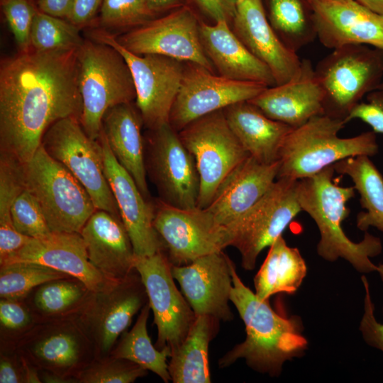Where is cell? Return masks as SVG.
<instances>
[{"label":"cell","instance_id":"7dc6e473","mask_svg":"<svg viewBox=\"0 0 383 383\" xmlns=\"http://www.w3.org/2000/svg\"><path fill=\"white\" fill-rule=\"evenodd\" d=\"M102 2L103 0H73L66 18L77 27L86 25L94 17Z\"/></svg>","mask_w":383,"mask_h":383},{"label":"cell","instance_id":"ab89813d","mask_svg":"<svg viewBox=\"0 0 383 383\" xmlns=\"http://www.w3.org/2000/svg\"><path fill=\"white\" fill-rule=\"evenodd\" d=\"M38 323L23 300H0V350H13Z\"/></svg>","mask_w":383,"mask_h":383},{"label":"cell","instance_id":"d6986e66","mask_svg":"<svg viewBox=\"0 0 383 383\" xmlns=\"http://www.w3.org/2000/svg\"><path fill=\"white\" fill-rule=\"evenodd\" d=\"M317 38L330 49L366 45L383 50V15L356 0H305Z\"/></svg>","mask_w":383,"mask_h":383},{"label":"cell","instance_id":"ee69618b","mask_svg":"<svg viewBox=\"0 0 383 383\" xmlns=\"http://www.w3.org/2000/svg\"><path fill=\"white\" fill-rule=\"evenodd\" d=\"M348 115L346 123L357 118L368 124L375 133H383V89H377L366 96Z\"/></svg>","mask_w":383,"mask_h":383},{"label":"cell","instance_id":"74e56055","mask_svg":"<svg viewBox=\"0 0 383 383\" xmlns=\"http://www.w3.org/2000/svg\"><path fill=\"white\" fill-rule=\"evenodd\" d=\"M84 41L77 26L40 11L36 12L30 32L32 49L43 52L78 50Z\"/></svg>","mask_w":383,"mask_h":383},{"label":"cell","instance_id":"8992f818","mask_svg":"<svg viewBox=\"0 0 383 383\" xmlns=\"http://www.w3.org/2000/svg\"><path fill=\"white\" fill-rule=\"evenodd\" d=\"M26 188L39 202L51 232L81 233L96 210L89 193L41 145L24 164Z\"/></svg>","mask_w":383,"mask_h":383},{"label":"cell","instance_id":"f5cc1de1","mask_svg":"<svg viewBox=\"0 0 383 383\" xmlns=\"http://www.w3.org/2000/svg\"><path fill=\"white\" fill-rule=\"evenodd\" d=\"M178 0H148L150 9L155 12L173 6Z\"/></svg>","mask_w":383,"mask_h":383},{"label":"cell","instance_id":"f1b7e54d","mask_svg":"<svg viewBox=\"0 0 383 383\" xmlns=\"http://www.w3.org/2000/svg\"><path fill=\"white\" fill-rule=\"evenodd\" d=\"M223 112L231 129L249 155L265 164L279 161L282 144L294 128L269 118L248 101L232 104Z\"/></svg>","mask_w":383,"mask_h":383},{"label":"cell","instance_id":"d590c367","mask_svg":"<svg viewBox=\"0 0 383 383\" xmlns=\"http://www.w3.org/2000/svg\"><path fill=\"white\" fill-rule=\"evenodd\" d=\"M267 18L284 45L297 52L316 38L312 13L305 0H267Z\"/></svg>","mask_w":383,"mask_h":383},{"label":"cell","instance_id":"f907efd6","mask_svg":"<svg viewBox=\"0 0 383 383\" xmlns=\"http://www.w3.org/2000/svg\"><path fill=\"white\" fill-rule=\"evenodd\" d=\"M21 358L23 365V383H41L39 370L22 356Z\"/></svg>","mask_w":383,"mask_h":383},{"label":"cell","instance_id":"9c48e42d","mask_svg":"<svg viewBox=\"0 0 383 383\" xmlns=\"http://www.w3.org/2000/svg\"><path fill=\"white\" fill-rule=\"evenodd\" d=\"M94 40L116 49L131 70L136 105L143 124L150 131L170 123V113L184 70L182 62L160 55H135L104 30H93Z\"/></svg>","mask_w":383,"mask_h":383},{"label":"cell","instance_id":"3957f363","mask_svg":"<svg viewBox=\"0 0 383 383\" xmlns=\"http://www.w3.org/2000/svg\"><path fill=\"white\" fill-rule=\"evenodd\" d=\"M334 172L331 165L297 182L301 209L313 219L320 233L317 252L329 262L344 259L361 273L377 271V266L370 258L381 253V240L367 232L359 243L347 237L341 223L349 215L346 204L355 196V188L336 184L333 179Z\"/></svg>","mask_w":383,"mask_h":383},{"label":"cell","instance_id":"b9f144b4","mask_svg":"<svg viewBox=\"0 0 383 383\" xmlns=\"http://www.w3.org/2000/svg\"><path fill=\"white\" fill-rule=\"evenodd\" d=\"M155 13L148 0H103L101 22L109 27L144 24Z\"/></svg>","mask_w":383,"mask_h":383},{"label":"cell","instance_id":"e0dca14e","mask_svg":"<svg viewBox=\"0 0 383 383\" xmlns=\"http://www.w3.org/2000/svg\"><path fill=\"white\" fill-rule=\"evenodd\" d=\"M267 87L257 82L216 76L204 67L189 63L184 67L170 113V125L179 132L204 116L253 99Z\"/></svg>","mask_w":383,"mask_h":383},{"label":"cell","instance_id":"8d00e7d4","mask_svg":"<svg viewBox=\"0 0 383 383\" xmlns=\"http://www.w3.org/2000/svg\"><path fill=\"white\" fill-rule=\"evenodd\" d=\"M70 277L44 265L13 262L0 265V298L23 300L35 287L55 279Z\"/></svg>","mask_w":383,"mask_h":383},{"label":"cell","instance_id":"603a6c76","mask_svg":"<svg viewBox=\"0 0 383 383\" xmlns=\"http://www.w3.org/2000/svg\"><path fill=\"white\" fill-rule=\"evenodd\" d=\"M269 118L295 128L324 114V94L314 67L301 60L297 73L288 82L267 87L248 101Z\"/></svg>","mask_w":383,"mask_h":383},{"label":"cell","instance_id":"4fadbf2b","mask_svg":"<svg viewBox=\"0 0 383 383\" xmlns=\"http://www.w3.org/2000/svg\"><path fill=\"white\" fill-rule=\"evenodd\" d=\"M16 350L38 370L74 379L95 358L94 346L76 318L38 323Z\"/></svg>","mask_w":383,"mask_h":383},{"label":"cell","instance_id":"9f6ffc18","mask_svg":"<svg viewBox=\"0 0 383 383\" xmlns=\"http://www.w3.org/2000/svg\"><path fill=\"white\" fill-rule=\"evenodd\" d=\"M226 2H228L229 4L232 3L234 4L235 0H225Z\"/></svg>","mask_w":383,"mask_h":383},{"label":"cell","instance_id":"c3c4849f","mask_svg":"<svg viewBox=\"0 0 383 383\" xmlns=\"http://www.w3.org/2000/svg\"><path fill=\"white\" fill-rule=\"evenodd\" d=\"M194 1L198 6L216 22L221 20H227L230 9L231 8H230V4L225 0Z\"/></svg>","mask_w":383,"mask_h":383},{"label":"cell","instance_id":"f35d334b","mask_svg":"<svg viewBox=\"0 0 383 383\" xmlns=\"http://www.w3.org/2000/svg\"><path fill=\"white\" fill-rule=\"evenodd\" d=\"M148 370L128 360L108 355L95 358L77 377L78 383H133Z\"/></svg>","mask_w":383,"mask_h":383},{"label":"cell","instance_id":"d6a6232c","mask_svg":"<svg viewBox=\"0 0 383 383\" xmlns=\"http://www.w3.org/2000/svg\"><path fill=\"white\" fill-rule=\"evenodd\" d=\"M335 172L349 176L366 211L357 216V227L366 231L374 226L383 232V176L367 155L349 157L333 165Z\"/></svg>","mask_w":383,"mask_h":383},{"label":"cell","instance_id":"5bb4252c","mask_svg":"<svg viewBox=\"0 0 383 383\" xmlns=\"http://www.w3.org/2000/svg\"><path fill=\"white\" fill-rule=\"evenodd\" d=\"M298 180L277 178L267 192L230 228L232 245L241 256V265L255 268L260 252L270 247L301 211L296 193Z\"/></svg>","mask_w":383,"mask_h":383},{"label":"cell","instance_id":"484cf974","mask_svg":"<svg viewBox=\"0 0 383 383\" xmlns=\"http://www.w3.org/2000/svg\"><path fill=\"white\" fill-rule=\"evenodd\" d=\"M89 260L108 281H119L132 273L135 252L121 218L96 209L80 233Z\"/></svg>","mask_w":383,"mask_h":383},{"label":"cell","instance_id":"5b68a950","mask_svg":"<svg viewBox=\"0 0 383 383\" xmlns=\"http://www.w3.org/2000/svg\"><path fill=\"white\" fill-rule=\"evenodd\" d=\"M77 64L80 123L89 138L97 140L106 111L135 100V84L124 58L107 44L84 40L77 50Z\"/></svg>","mask_w":383,"mask_h":383},{"label":"cell","instance_id":"1f68e13d","mask_svg":"<svg viewBox=\"0 0 383 383\" xmlns=\"http://www.w3.org/2000/svg\"><path fill=\"white\" fill-rule=\"evenodd\" d=\"M91 292L82 281L70 276L43 283L23 300L39 323L76 318Z\"/></svg>","mask_w":383,"mask_h":383},{"label":"cell","instance_id":"ac0fdd59","mask_svg":"<svg viewBox=\"0 0 383 383\" xmlns=\"http://www.w3.org/2000/svg\"><path fill=\"white\" fill-rule=\"evenodd\" d=\"M199 24L193 11L184 6L164 17L148 21L116 39L135 55H163L213 72V65L201 40Z\"/></svg>","mask_w":383,"mask_h":383},{"label":"cell","instance_id":"ffe728a7","mask_svg":"<svg viewBox=\"0 0 383 383\" xmlns=\"http://www.w3.org/2000/svg\"><path fill=\"white\" fill-rule=\"evenodd\" d=\"M98 140L101 147L104 174L135 256H148L164 250L153 225L155 204L143 196L133 178L116 160L102 131Z\"/></svg>","mask_w":383,"mask_h":383},{"label":"cell","instance_id":"11a10c76","mask_svg":"<svg viewBox=\"0 0 383 383\" xmlns=\"http://www.w3.org/2000/svg\"><path fill=\"white\" fill-rule=\"evenodd\" d=\"M377 272L379 273L382 282H383V264H380L377 266Z\"/></svg>","mask_w":383,"mask_h":383},{"label":"cell","instance_id":"f546056e","mask_svg":"<svg viewBox=\"0 0 383 383\" xmlns=\"http://www.w3.org/2000/svg\"><path fill=\"white\" fill-rule=\"evenodd\" d=\"M219 320L197 316L187 335L171 354L168 370L174 383H210L209 346Z\"/></svg>","mask_w":383,"mask_h":383},{"label":"cell","instance_id":"bcb514c9","mask_svg":"<svg viewBox=\"0 0 383 383\" xmlns=\"http://www.w3.org/2000/svg\"><path fill=\"white\" fill-rule=\"evenodd\" d=\"M0 383H23L22 358L16 349L0 350Z\"/></svg>","mask_w":383,"mask_h":383},{"label":"cell","instance_id":"836d02e7","mask_svg":"<svg viewBox=\"0 0 383 383\" xmlns=\"http://www.w3.org/2000/svg\"><path fill=\"white\" fill-rule=\"evenodd\" d=\"M25 188L24 164L0 152V262L31 239L17 231L11 216L13 201Z\"/></svg>","mask_w":383,"mask_h":383},{"label":"cell","instance_id":"8fae6325","mask_svg":"<svg viewBox=\"0 0 383 383\" xmlns=\"http://www.w3.org/2000/svg\"><path fill=\"white\" fill-rule=\"evenodd\" d=\"M41 145L79 181L96 209L121 218L104 174L101 144L88 136L78 118L69 117L55 122L45 133Z\"/></svg>","mask_w":383,"mask_h":383},{"label":"cell","instance_id":"2e32d148","mask_svg":"<svg viewBox=\"0 0 383 383\" xmlns=\"http://www.w3.org/2000/svg\"><path fill=\"white\" fill-rule=\"evenodd\" d=\"M145 152L147 174L159 199L180 209L197 206L199 177L194 157L169 124L151 131Z\"/></svg>","mask_w":383,"mask_h":383},{"label":"cell","instance_id":"7a4b0ae2","mask_svg":"<svg viewBox=\"0 0 383 383\" xmlns=\"http://www.w3.org/2000/svg\"><path fill=\"white\" fill-rule=\"evenodd\" d=\"M233 287L230 301L235 306L245 326L246 337L219 360L221 368L243 359L252 370L278 376L284 363L299 357L307 349V339L302 334L299 317L280 316L268 300H261L245 286L231 263Z\"/></svg>","mask_w":383,"mask_h":383},{"label":"cell","instance_id":"60d3db41","mask_svg":"<svg viewBox=\"0 0 383 383\" xmlns=\"http://www.w3.org/2000/svg\"><path fill=\"white\" fill-rule=\"evenodd\" d=\"M11 216L17 231L26 236L40 238L52 233L39 202L26 188L13 201Z\"/></svg>","mask_w":383,"mask_h":383},{"label":"cell","instance_id":"30bf717a","mask_svg":"<svg viewBox=\"0 0 383 383\" xmlns=\"http://www.w3.org/2000/svg\"><path fill=\"white\" fill-rule=\"evenodd\" d=\"M153 225L172 265L182 266L232 245L230 230L206 209H180L159 199Z\"/></svg>","mask_w":383,"mask_h":383},{"label":"cell","instance_id":"816d5d0a","mask_svg":"<svg viewBox=\"0 0 383 383\" xmlns=\"http://www.w3.org/2000/svg\"><path fill=\"white\" fill-rule=\"evenodd\" d=\"M39 375L41 382L44 383H76L74 379L48 371L39 370Z\"/></svg>","mask_w":383,"mask_h":383},{"label":"cell","instance_id":"83f0119b","mask_svg":"<svg viewBox=\"0 0 383 383\" xmlns=\"http://www.w3.org/2000/svg\"><path fill=\"white\" fill-rule=\"evenodd\" d=\"M142 124L139 111L131 103L123 104L106 111L102 121V132L116 160L133 178L143 196L150 201Z\"/></svg>","mask_w":383,"mask_h":383},{"label":"cell","instance_id":"7bdbcfd3","mask_svg":"<svg viewBox=\"0 0 383 383\" xmlns=\"http://www.w3.org/2000/svg\"><path fill=\"white\" fill-rule=\"evenodd\" d=\"M1 7L21 52L30 50V32L38 11L30 0H1Z\"/></svg>","mask_w":383,"mask_h":383},{"label":"cell","instance_id":"52a82bcc","mask_svg":"<svg viewBox=\"0 0 383 383\" xmlns=\"http://www.w3.org/2000/svg\"><path fill=\"white\" fill-rule=\"evenodd\" d=\"M314 70L324 94V114L345 121L365 96L379 88L383 50L366 45L337 48Z\"/></svg>","mask_w":383,"mask_h":383},{"label":"cell","instance_id":"44dd1931","mask_svg":"<svg viewBox=\"0 0 383 383\" xmlns=\"http://www.w3.org/2000/svg\"><path fill=\"white\" fill-rule=\"evenodd\" d=\"M231 258L223 251L211 253L182 266L172 265V274L196 316L231 321L233 280Z\"/></svg>","mask_w":383,"mask_h":383},{"label":"cell","instance_id":"7402d4cb","mask_svg":"<svg viewBox=\"0 0 383 383\" xmlns=\"http://www.w3.org/2000/svg\"><path fill=\"white\" fill-rule=\"evenodd\" d=\"M233 32L258 60L271 70L276 85L290 80L301 60L287 48L272 28L262 0H235Z\"/></svg>","mask_w":383,"mask_h":383},{"label":"cell","instance_id":"e575fe53","mask_svg":"<svg viewBox=\"0 0 383 383\" xmlns=\"http://www.w3.org/2000/svg\"><path fill=\"white\" fill-rule=\"evenodd\" d=\"M150 309L148 301L133 328L121 334L109 355L133 362L167 383L171 380L167 364L171 351L168 348L158 350L151 342L147 329Z\"/></svg>","mask_w":383,"mask_h":383},{"label":"cell","instance_id":"7c38bea8","mask_svg":"<svg viewBox=\"0 0 383 383\" xmlns=\"http://www.w3.org/2000/svg\"><path fill=\"white\" fill-rule=\"evenodd\" d=\"M148 301L145 288L135 270L119 281H108L92 291L76 318L91 339L96 358L110 355L132 318Z\"/></svg>","mask_w":383,"mask_h":383},{"label":"cell","instance_id":"4316f807","mask_svg":"<svg viewBox=\"0 0 383 383\" xmlns=\"http://www.w3.org/2000/svg\"><path fill=\"white\" fill-rule=\"evenodd\" d=\"M204 49L219 74L233 80L276 85L270 68L254 56L228 26L227 20L199 24Z\"/></svg>","mask_w":383,"mask_h":383},{"label":"cell","instance_id":"ba28073f","mask_svg":"<svg viewBox=\"0 0 383 383\" xmlns=\"http://www.w3.org/2000/svg\"><path fill=\"white\" fill-rule=\"evenodd\" d=\"M178 135L194 158L200 183L197 206L205 209L225 178L249 154L231 129L223 110L191 122Z\"/></svg>","mask_w":383,"mask_h":383},{"label":"cell","instance_id":"d4e9b609","mask_svg":"<svg viewBox=\"0 0 383 383\" xmlns=\"http://www.w3.org/2000/svg\"><path fill=\"white\" fill-rule=\"evenodd\" d=\"M30 262L46 265L82 281L96 291L108 280L90 262L84 241L79 233H55L31 238L1 265Z\"/></svg>","mask_w":383,"mask_h":383},{"label":"cell","instance_id":"9a60e30c","mask_svg":"<svg viewBox=\"0 0 383 383\" xmlns=\"http://www.w3.org/2000/svg\"><path fill=\"white\" fill-rule=\"evenodd\" d=\"M134 267L148 295L157 329L155 347L168 348L171 354L184 341L196 315L177 288L172 264L164 250L148 256H135Z\"/></svg>","mask_w":383,"mask_h":383},{"label":"cell","instance_id":"6f0895ef","mask_svg":"<svg viewBox=\"0 0 383 383\" xmlns=\"http://www.w3.org/2000/svg\"><path fill=\"white\" fill-rule=\"evenodd\" d=\"M379 88L383 89V84H381Z\"/></svg>","mask_w":383,"mask_h":383},{"label":"cell","instance_id":"4dcf8cb0","mask_svg":"<svg viewBox=\"0 0 383 383\" xmlns=\"http://www.w3.org/2000/svg\"><path fill=\"white\" fill-rule=\"evenodd\" d=\"M306 272L305 260L298 248L288 246L280 235L269 247L267 255L254 277L255 293L263 301L278 293L294 294Z\"/></svg>","mask_w":383,"mask_h":383},{"label":"cell","instance_id":"681fc988","mask_svg":"<svg viewBox=\"0 0 383 383\" xmlns=\"http://www.w3.org/2000/svg\"><path fill=\"white\" fill-rule=\"evenodd\" d=\"M73 0H37L40 11L61 18H67Z\"/></svg>","mask_w":383,"mask_h":383},{"label":"cell","instance_id":"6da1fadb","mask_svg":"<svg viewBox=\"0 0 383 383\" xmlns=\"http://www.w3.org/2000/svg\"><path fill=\"white\" fill-rule=\"evenodd\" d=\"M77 50L30 49L1 61L0 150L23 164L33 157L55 122L80 121Z\"/></svg>","mask_w":383,"mask_h":383},{"label":"cell","instance_id":"cb8c5ba5","mask_svg":"<svg viewBox=\"0 0 383 383\" xmlns=\"http://www.w3.org/2000/svg\"><path fill=\"white\" fill-rule=\"evenodd\" d=\"M279 169V161L265 164L249 155L225 178L205 209L229 229L271 187Z\"/></svg>","mask_w":383,"mask_h":383},{"label":"cell","instance_id":"f6af8a7d","mask_svg":"<svg viewBox=\"0 0 383 383\" xmlns=\"http://www.w3.org/2000/svg\"><path fill=\"white\" fill-rule=\"evenodd\" d=\"M361 278L365 289V296L360 331L368 345L383 351V323L377 322L374 317V306L371 299L366 277L363 275Z\"/></svg>","mask_w":383,"mask_h":383},{"label":"cell","instance_id":"277c9868","mask_svg":"<svg viewBox=\"0 0 383 383\" xmlns=\"http://www.w3.org/2000/svg\"><path fill=\"white\" fill-rule=\"evenodd\" d=\"M346 123L343 118L322 114L293 128L279 150L277 178L299 180L312 177L345 158L377 153L374 131L340 138L338 133Z\"/></svg>","mask_w":383,"mask_h":383},{"label":"cell","instance_id":"db71d44e","mask_svg":"<svg viewBox=\"0 0 383 383\" xmlns=\"http://www.w3.org/2000/svg\"><path fill=\"white\" fill-rule=\"evenodd\" d=\"M372 11L383 15V0H356Z\"/></svg>","mask_w":383,"mask_h":383}]
</instances>
